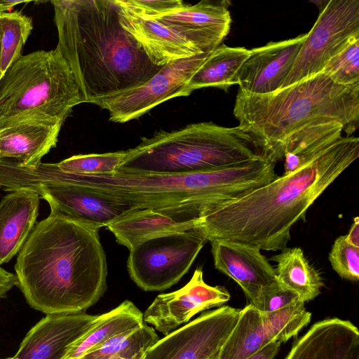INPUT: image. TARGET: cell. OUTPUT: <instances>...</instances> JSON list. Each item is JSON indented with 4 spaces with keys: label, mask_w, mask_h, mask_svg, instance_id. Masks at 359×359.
<instances>
[{
    "label": "cell",
    "mask_w": 359,
    "mask_h": 359,
    "mask_svg": "<svg viewBox=\"0 0 359 359\" xmlns=\"http://www.w3.org/2000/svg\"><path fill=\"white\" fill-rule=\"evenodd\" d=\"M358 156V137L341 136L320 147L297 169L208 208L196 227L208 241L282 250L290 240L292 227Z\"/></svg>",
    "instance_id": "obj_1"
},
{
    "label": "cell",
    "mask_w": 359,
    "mask_h": 359,
    "mask_svg": "<svg viewBox=\"0 0 359 359\" xmlns=\"http://www.w3.org/2000/svg\"><path fill=\"white\" fill-rule=\"evenodd\" d=\"M233 115L265 156L298 165L358 128L359 84L339 85L320 72L268 94L238 90Z\"/></svg>",
    "instance_id": "obj_2"
},
{
    "label": "cell",
    "mask_w": 359,
    "mask_h": 359,
    "mask_svg": "<svg viewBox=\"0 0 359 359\" xmlns=\"http://www.w3.org/2000/svg\"><path fill=\"white\" fill-rule=\"evenodd\" d=\"M100 229L50 212L19 252L15 271L28 304L48 314L84 313L107 289Z\"/></svg>",
    "instance_id": "obj_3"
},
{
    "label": "cell",
    "mask_w": 359,
    "mask_h": 359,
    "mask_svg": "<svg viewBox=\"0 0 359 359\" xmlns=\"http://www.w3.org/2000/svg\"><path fill=\"white\" fill-rule=\"evenodd\" d=\"M55 48L70 67L85 102L138 87L162 67L121 25L114 0H54Z\"/></svg>",
    "instance_id": "obj_4"
},
{
    "label": "cell",
    "mask_w": 359,
    "mask_h": 359,
    "mask_svg": "<svg viewBox=\"0 0 359 359\" xmlns=\"http://www.w3.org/2000/svg\"><path fill=\"white\" fill-rule=\"evenodd\" d=\"M41 178L45 184L85 187L114 197L133 208L201 217L217 204L256 189L267 182L263 163L255 160L205 172L186 174L124 173L80 175L48 163Z\"/></svg>",
    "instance_id": "obj_5"
},
{
    "label": "cell",
    "mask_w": 359,
    "mask_h": 359,
    "mask_svg": "<svg viewBox=\"0 0 359 359\" xmlns=\"http://www.w3.org/2000/svg\"><path fill=\"white\" fill-rule=\"evenodd\" d=\"M263 157L266 156L238 126L227 128L212 122H202L142 137L137 146L126 150V156L116 171L133 174L194 173Z\"/></svg>",
    "instance_id": "obj_6"
},
{
    "label": "cell",
    "mask_w": 359,
    "mask_h": 359,
    "mask_svg": "<svg viewBox=\"0 0 359 359\" xmlns=\"http://www.w3.org/2000/svg\"><path fill=\"white\" fill-rule=\"evenodd\" d=\"M83 102L70 67L55 48L22 55L0 79V123L20 118L65 122Z\"/></svg>",
    "instance_id": "obj_7"
},
{
    "label": "cell",
    "mask_w": 359,
    "mask_h": 359,
    "mask_svg": "<svg viewBox=\"0 0 359 359\" xmlns=\"http://www.w3.org/2000/svg\"><path fill=\"white\" fill-rule=\"evenodd\" d=\"M208 241L197 227L147 240L129 250V275L144 291L168 289L189 271Z\"/></svg>",
    "instance_id": "obj_8"
},
{
    "label": "cell",
    "mask_w": 359,
    "mask_h": 359,
    "mask_svg": "<svg viewBox=\"0 0 359 359\" xmlns=\"http://www.w3.org/2000/svg\"><path fill=\"white\" fill-rule=\"evenodd\" d=\"M323 4L281 88L320 73L331 58L359 36L358 0Z\"/></svg>",
    "instance_id": "obj_9"
},
{
    "label": "cell",
    "mask_w": 359,
    "mask_h": 359,
    "mask_svg": "<svg viewBox=\"0 0 359 359\" xmlns=\"http://www.w3.org/2000/svg\"><path fill=\"white\" fill-rule=\"evenodd\" d=\"M209 53L170 62L142 85L94 104L107 110L112 122L123 123L138 118L165 101L189 95L187 84Z\"/></svg>",
    "instance_id": "obj_10"
},
{
    "label": "cell",
    "mask_w": 359,
    "mask_h": 359,
    "mask_svg": "<svg viewBox=\"0 0 359 359\" xmlns=\"http://www.w3.org/2000/svg\"><path fill=\"white\" fill-rule=\"evenodd\" d=\"M241 309L222 306L203 313L151 347L144 359H214L233 331Z\"/></svg>",
    "instance_id": "obj_11"
},
{
    "label": "cell",
    "mask_w": 359,
    "mask_h": 359,
    "mask_svg": "<svg viewBox=\"0 0 359 359\" xmlns=\"http://www.w3.org/2000/svg\"><path fill=\"white\" fill-rule=\"evenodd\" d=\"M231 298L223 286H210L203 280L201 266L182 288L158 295L143 314V320L167 335L188 323L196 314L220 307Z\"/></svg>",
    "instance_id": "obj_12"
},
{
    "label": "cell",
    "mask_w": 359,
    "mask_h": 359,
    "mask_svg": "<svg viewBox=\"0 0 359 359\" xmlns=\"http://www.w3.org/2000/svg\"><path fill=\"white\" fill-rule=\"evenodd\" d=\"M210 243L215 268L236 281L257 308L264 294L278 283L275 268L255 246L223 240Z\"/></svg>",
    "instance_id": "obj_13"
},
{
    "label": "cell",
    "mask_w": 359,
    "mask_h": 359,
    "mask_svg": "<svg viewBox=\"0 0 359 359\" xmlns=\"http://www.w3.org/2000/svg\"><path fill=\"white\" fill-rule=\"evenodd\" d=\"M46 200L55 212L99 229L107 226L135 208L114 197L85 187L52 184L29 189Z\"/></svg>",
    "instance_id": "obj_14"
},
{
    "label": "cell",
    "mask_w": 359,
    "mask_h": 359,
    "mask_svg": "<svg viewBox=\"0 0 359 359\" xmlns=\"http://www.w3.org/2000/svg\"><path fill=\"white\" fill-rule=\"evenodd\" d=\"M150 18L186 39L201 53H210L220 46L229 34L231 24L225 2L208 1L183 5Z\"/></svg>",
    "instance_id": "obj_15"
},
{
    "label": "cell",
    "mask_w": 359,
    "mask_h": 359,
    "mask_svg": "<svg viewBox=\"0 0 359 359\" xmlns=\"http://www.w3.org/2000/svg\"><path fill=\"white\" fill-rule=\"evenodd\" d=\"M298 36L250 50L238 76L239 90L257 95L275 92L281 88L306 37Z\"/></svg>",
    "instance_id": "obj_16"
},
{
    "label": "cell",
    "mask_w": 359,
    "mask_h": 359,
    "mask_svg": "<svg viewBox=\"0 0 359 359\" xmlns=\"http://www.w3.org/2000/svg\"><path fill=\"white\" fill-rule=\"evenodd\" d=\"M64 122L59 119L20 118L0 123V159L36 168L56 147Z\"/></svg>",
    "instance_id": "obj_17"
},
{
    "label": "cell",
    "mask_w": 359,
    "mask_h": 359,
    "mask_svg": "<svg viewBox=\"0 0 359 359\" xmlns=\"http://www.w3.org/2000/svg\"><path fill=\"white\" fill-rule=\"evenodd\" d=\"M99 316L46 315L27 334L14 359H62L67 347L86 332Z\"/></svg>",
    "instance_id": "obj_18"
},
{
    "label": "cell",
    "mask_w": 359,
    "mask_h": 359,
    "mask_svg": "<svg viewBox=\"0 0 359 359\" xmlns=\"http://www.w3.org/2000/svg\"><path fill=\"white\" fill-rule=\"evenodd\" d=\"M114 1L118 6L121 25L138 43L154 65L163 67L170 62L203 53L156 20L133 11L123 0Z\"/></svg>",
    "instance_id": "obj_19"
},
{
    "label": "cell",
    "mask_w": 359,
    "mask_h": 359,
    "mask_svg": "<svg viewBox=\"0 0 359 359\" xmlns=\"http://www.w3.org/2000/svg\"><path fill=\"white\" fill-rule=\"evenodd\" d=\"M285 359H359V330L338 318L318 321L294 343Z\"/></svg>",
    "instance_id": "obj_20"
},
{
    "label": "cell",
    "mask_w": 359,
    "mask_h": 359,
    "mask_svg": "<svg viewBox=\"0 0 359 359\" xmlns=\"http://www.w3.org/2000/svg\"><path fill=\"white\" fill-rule=\"evenodd\" d=\"M199 217L186 213H168L149 208L126 212L106 228L116 242L129 250L153 238L182 232L196 226Z\"/></svg>",
    "instance_id": "obj_21"
},
{
    "label": "cell",
    "mask_w": 359,
    "mask_h": 359,
    "mask_svg": "<svg viewBox=\"0 0 359 359\" xmlns=\"http://www.w3.org/2000/svg\"><path fill=\"white\" fill-rule=\"evenodd\" d=\"M39 195L33 190L11 191L0 202V264L20 251L34 228Z\"/></svg>",
    "instance_id": "obj_22"
},
{
    "label": "cell",
    "mask_w": 359,
    "mask_h": 359,
    "mask_svg": "<svg viewBox=\"0 0 359 359\" xmlns=\"http://www.w3.org/2000/svg\"><path fill=\"white\" fill-rule=\"evenodd\" d=\"M271 341H277L266 312L250 304L222 346L218 359H247Z\"/></svg>",
    "instance_id": "obj_23"
},
{
    "label": "cell",
    "mask_w": 359,
    "mask_h": 359,
    "mask_svg": "<svg viewBox=\"0 0 359 359\" xmlns=\"http://www.w3.org/2000/svg\"><path fill=\"white\" fill-rule=\"evenodd\" d=\"M143 313L130 301L125 300L97 321L82 336L71 344L62 359H79L114 336L141 326Z\"/></svg>",
    "instance_id": "obj_24"
},
{
    "label": "cell",
    "mask_w": 359,
    "mask_h": 359,
    "mask_svg": "<svg viewBox=\"0 0 359 359\" xmlns=\"http://www.w3.org/2000/svg\"><path fill=\"white\" fill-rule=\"evenodd\" d=\"M270 260L277 263L275 272L278 285L294 292L302 302L312 300L320 294L324 285L322 277L300 248L286 247Z\"/></svg>",
    "instance_id": "obj_25"
},
{
    "label": "cell",
    "mask_w": 359,
    "mask_h": 359,
    "mask_svg": "<svg viewBox=\"0 0 359 359\" xmlns=\"http://www.w3.org/2000/svg\"><path fill=\"white\" fill-rule=\"evenodd\" d=\"M250 50L244 47L219 46L209 53L200 68L189 80L187 88L194 90L216 87L226 90L238 84L239 71L248 58Z\"/></svg>",
    "instance_id": "obj_26"
},
{
    "label": "cell",
    "mask_w": 359,
    "mask_h": 359,
    "mask_svg": "<svg viewBox=\"0 0 359 359\" xmlns=\"http://www.w3.org/2000/svg\"><path fill=\"white\" fill-rule=\"evenodd\" d=\"M158 339L155 330L144 323L140 327L114 336L79 359H109L114 357L128 359L142 358Z\"/></svg>",
    "instance_id": "obj_27"
},
{
    "label": "cell",
    "mask_w": 359,
    "mask_h": 359,
    "mask_svg": "<svg viewBox=\"0 0 359 359\" xmlns=\"http://www.w3.org/2000/svg\"><path fill=\"white\" fill-rule=\"evenodd\" d=\"M33 29L31 18L21 11L0 13V74L22 56V50Z\"/></svg>",
    "instance_id": "obj_28"
},
{
    "label": "cell",
    "mask_w": 359,
    "mask_h": 359,
    "mask_svg": "<svg viewBox=\"0 0 359 359\" xmlns=\"http://www.w3.org/2000/svg\"><path fill=\"white\" fill-rule=\"evenodd\" d=\"M126 156V151L72 156L56 163L65 172L80 175H108L116 171Z\"/></svg>",
    "instance_id": "obj_29"
},
{
    "label": "cell",
    "mask_w": 359,
    "mask_h": 359,
    "mask_svg": "<svg viewBox=\"0 0 359 359\" xmlns=\"http://www.w3.org/2000/svg\"><path fill=\"white\" fill-rule=\"evenodd\" d=\"M321 72L339 85L359 84V36L331 58Z\"/></svg>",
    "instance_id": "obj_30"
},
{
    "label": "cell",
    "mask_w": 359,
    "mask_h": 359,
    "mask_svg": "<svg viewBox=\"0 0 359 359\" xmlns=\"http://www.w3.org/2000/svg\"><path fill=\"white\" fill-rule=\"evenodd\" d=\"M333 270L342 278L351 281L359 279V248L350 244L341 236L334 241L329 253Z\"/></svg>",
    "instance_id": "obj_31"
},
{
    "label": "cell",
    "mask_w": 359,
    "mask_h": 359,
    "mask_svg": "<svg viewBox=\"0 0 359 359\" xmlns=\"http://www.w3.org/2000/svg\"><path fill=\"white\" fill-rule=\"evenodd\" d=\"M298 301L301 300L297 294L290 290L282 288L277 283L264 294L259 306L256 309L262 312H271Z\"/></svg>",
    "instance_id": "obj_32"
},
{
    "label": "cell",
    "mask_w": 359,
    "mask_h": 359,
    "mask_svg": "<svg viewBox=\"0 0 359 359\" xmlns=\"http://www.w3.org/2000/svg\"><path fill=\"white\" fill-rule=\"evenodd\" d=\"M135 12L154 17L178 8L184 5L181 0H123Z\"/></svg>",
    "instance_id": "obj_33"
},
{
    "label": "cell",
    "mask_w": 359,
    "mask_h": 359,
    "mask_svg": "<svg viewBox=\"0 0 359 359\" xmlns=\"http://www.w3.org/2000/svg\"><path fill=\"white\" fill-rule=\"evenodd\" d=\"M281 343L271 341L247 359H273L278 353Z\"/></svg>",
    "instance_id": "obj_34"
},
{
    "label": "cell",
    "mask_w": 359,
    "mask_h": 359,
    "mask_svg": "<svg viewBox=\"0 0 359 359\" xmlns=\"http://www.w3.org/2000/svg\"><path fill=\"white\" fill-rule=\"evenodd\" d=\"M345 239L353 246L359 248V218L355 217Z\"/></svg>",
    "instance_id": "obj_35"
},
{
    "label": "cell",
    "mask_w": 359,
    "mask_h": 359,
    "mask_svg": "<svg viewBox=\"0 0 359 359\" xmlns=\"http://www.w3.org/2000/svg\"><path fill=\"white\" fill-rule=\"evenodd\" d=\"M14 283L18 285V279L15 274L10 273L0 266V285Z\"/></svg>",
    "instance_id": "obj_36"
},
{
    "label": "cell",
    "mask_w": 359,
    "mask_h": 359,
    "mask_svg": "<svg viewBox=\"0 0 359 359\" xmlns=\"http://www.w3.org/2000/svg\"><path fill=\"white\" fill-rule=\"evenodd\" d=\"M27 1H6V0H0V13L3 12H6L8 10L11 9L15 6L27 3Z\"/></svg>",
    "instance_id": "obj_37"
},
{
    "label": "cell",
    "mask_w": 359,
    "mask_h": 359,
    "mask_svg": "<svg viewBox=\"0 0 359 359\" xmlns=\"http://www.w3.org/2000/svg\"><path fill=\"white\" fill-rule=\"evenodd\" d=\"M16 285L14 283H8L0 285V299L6 296L8 291H9L13 286Z\"/></svg>",
    "instance_id": "obj_38"
},
{
    "label": "cell",
    "mask_w": 359,
    "mask_h": 359,
    "mask_svg": "<svg viewBox=\"0 0 359 359\" xmlns=\"http://www.w3.org/2000/svg\"><path fill=\"white\" fill-rule=\"evenodd\" d=\"M144 357H142V358H132V359H144ZM109 359H128V358H121V357H114V358H109Z\"/></svg>",
    "instance_id": "obj_39"
},
{
    "label": "cell",
    "mask_w": 359,
    "mask_h": 359,
    "mask_svg": "<svg viewBox=\"0 0 359 359\" xmlns=\"http://www.w3.org/2000/svg\"><path fill=\"white\" fill-rule=\"evenodd\" d=\"M5 359H14V358L12 357V358H5Z\"/></svg>",
    "instance_id": "obj_40"
},
{
    "label": "cell",
    "mask_w": 359,
    "mask_h": 359,
    "mask_svg": "<svg viewBox=\"0 0 359 359\" xmlns=\"http://www.w3.org/2000/svg\"><path fill=\"white\" fill-rule=\"evenodd\" d=\"M218 358H219V355L217 357H215L214 359H218Z\"/></svg>",
    "instance_id": "obj_41"
},
{
    "label": "cell",
    "mask_w": 359,
    "mask_h": 359,
    "mask_svg": "<svg viewBox=\"0 0 359 359\" xmlns=\"http://www.w3.org/2000/svg\"><path fill=\"white\" fill-rule=\"evenodd\" d=\"M0 39H1V35H0ZM0 79H1V74H0Z\"/></svg>",
    "instance_id": "obj_42"
}]
</instances>
